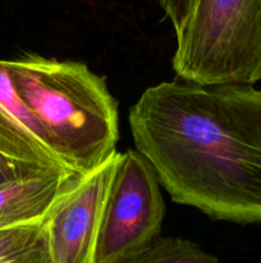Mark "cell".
Wrapping results in <instances>:
<instances>
[{"label": "cell", "instance_id": "8fae6325", "mask_svg": "<svg viewBox=\"0 0 261 263\" xmlns=\"http://www.w3.org/2000/svg\"><path fill=\"white\" fill-rule=\"evenodd\" d=\"M194 0H160V5L166 17L170 20L174 31L178 30L186 21Z\"/></svg>", "mask_w": 261, "mask_h": 263}, {"label": "cell", "instance_id": "52a82bcc", "mask_svg": "<svg viewBox=\"0 0 261 263\" xmlns=\"http://www.w3.org/2000/svg\"><path fill=\"white\" fill-rule=\"evenodd\" d=\"M73 175L42 171L0 185V230L42 222L64 182Z\"/></svg>", "mask_w": 261, "mask_h": 263}, {"label": "cell", "instance_id": "5b68a950", "mask_svg": "<svg viewBox=\"0 0 261 263\" xmlns=\"http://www.w3.org/2000/svg\"><path fill=\"white\" fill-rule=\"evenodd\" d=\"M119 153L84 175L69 177L42 221L51 263H96L102 211Z\"/></svg>", "mask_w": 261, "mask_h": 263}, {"label": "cell", "instance_id": "7c38bea8", "mask_svg": "<svg viewBox=\"0 0 261 263\" xmlns=\"http://www.w3.org/2000/svg\"><path fill=\"white\" fill-rule=\"evenodd\" d=\"M36 172L42 171H33V170L27 168V167L19 166V164L12 163V162L7 161V159L0 158V185L4 184V182L12 181L14 179H18V177L26 176V175L36 174Z\"/></svg>", "mask_w": 261, "mask_h": 263}, {"label": "cell", "instance_id": "7a4b0ae2", "mask_svg": "<svg viewBox=\"0 0 261 263\" xmlns=\"http://www.w3.org/2000/svg\"><path fill=\"white\" fill-rule=\"evenodd\" d=\"M4 62L53 153L71 171L89 174L117 153L118 102L104 77L82 62L35 53Z\"/></svg>", "mask_w": 261, "mask_h": 263}, {"label": "cell", "instance_id": "3957f363", "mask_svg": "<svg viewBox=\"0 0 261 263\" xmlns=\"http://www.w3.org/2000/svg\"><path fill=\"white\" fill-rule=\"evenodd\" d=\"M176 37L177 79L209 89L261 81V0H194Z\"/></svg>", "mask_w": 261, "mask_h": 263}, {"label": "cell", "instance_id": "30bf717a", "mask_svg": "<svg viewBox=\"0 0 261 263\" xmlns=\"http://www.w3.org/2000/svg\"><path fill=\"white\" fill-rule=\"evenodd\" d=\"M124 263H220L197 244L182 238H159L155 243Z\"/></svg>", "mask_w": 261, "mask_h": 263}, {"label": "cell", "instance_id": "6da1fadb", "mask_svg": "<svg viewBox=\"0 0 261 263\" xmlns=\"http://www.w3.org/2000/svg\"><path fill=\"white\" fill-rule=\"evenodd\" d=\"M136 151L178 204L215 221L261 222V151L233 126L211 89L177 79L128 113Z\"/></svg>", "mask_w": 261, "mask_h": 263}, {"label": "cell", "instance_id": "277c9868", "mask_svg": "<svg viewBox=\"0 0 261 263\" xmlns=\"http://www.w3.org/2000/svg\"><path fill=\"white\" fill-rule=\"evenodd\" d=\"M165 204L150 162L136 149L119 153L102 211L96 263H124L161 238Z\"/></svg>", "mask_w": 261, "mask_h": 263}, {"label": "cell", "instance_id": "9c48e42d", "mask_svg": "<svg viewBox=\"0 0 261 263\" xmlns=\"http://www.w3.org/2000/svg\"><path fill=\"white\" fill-rule=\"evenodd\" d=\"M0 263H51L42 222L0 230Z\"/></svg>", "mask_w": 261, "mask_h": 263}, {"label": "cell", "instance_id": "ba28073f", "mask_svg": "<svg viewBox=\"0 0 261 263\" xmlns=\"http://www.w3.org/2000/svg\"><path fill=\"white\" fill-rule=\"evenodd\" d=\"M238 133L261 151V90L253 86L211 87Z\"/></svg>", "mask_w": 261, "mask_h": 263}, {"label": "cell", "instance_id": "8992f818", "mask_svg": "<svg viewBox=\"0 0 261 263\" xmlns=\"http://www.w3.org/2000/svg\"><path fill=\"white\" fill-rule=\"evenodd\" d=\"M0 158L33 171L72 172L51 151L42 127L18 95L0 59Z\"/></svg>", "mask_w": 261, "mask_h": 263}]
</instances>
